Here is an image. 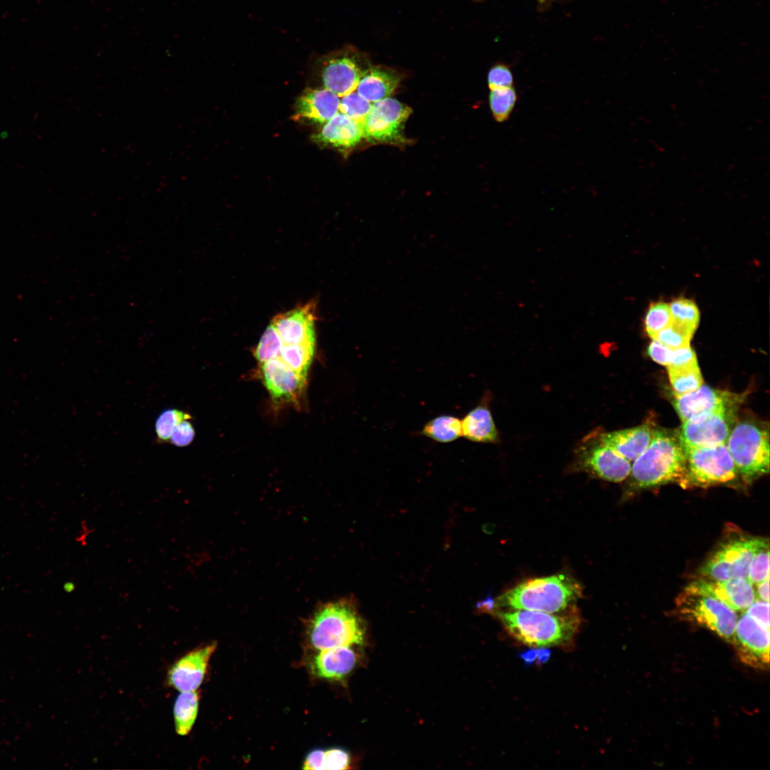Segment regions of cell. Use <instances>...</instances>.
<instances>
[{
  "label": "cell",
  "mask_w": 770,
  "mask_h": 770,
  "mask_svg": "<svg viewBox=\"0 0 770 770\" xmlns=\"http://www.w3.org/2000/svg\"><path fill=\"white\" fill-rule=\"evenodd\" d=\"M356 663V655L349 646L321 650L311 663L315 675L327 679H342L350 673Z\"/></svg>",
  "instance_id": "obj_22"
},
{
  "label": "cell",
  "mask_w": 770,
  "mask_h": 770,
  "mask_svg": "<svg viewBox=\"0 0 770 770\" xmlns=\"http://www.w3.org/2000/svg\"><path fill=\"white\" fill-rule=\"evenodd\" d=\"M519 656L523 660L526 665H531L533 663L536 662L535 649L528 650L525 652H523Z\"/></svg>",
  "instance_id": "obj_46"
},
{
  "label": "cell",
  "mask_w": 770,
  "mask_h": 770,
  "mask_svg": "<svg viewBox=\"0 0 770 770\" xmlns=\"http://www.w3.org/2000/svg\"><path fill=\"white\" fill-rule=\"evenodd\" d=\"M685 467V454L677 431L654 428L651 441L631 466V485L647 488L679 483Z\"/></svg>",
  "instance_id": "obj_3"
},
{
  "label": "cell",
  "mask_w": 770,
  "mask_h": 770,
  "mask_svg": "<svg viewBox=\"0 0 770 770\" xmlns=\"http://www.w3.org/2000/svg\"><path fill=\"white\" fill-rule=\"evenodd\" d=\"M411 112L409 106L389 97L373 103L361 123L364 138L382 142L399 140Z\"/></svg>",
  "instance_id": "obj_13"
},
{
  "label": "cell",
  "mask_w": 770,
  "mask_h": 770,
  "mask_svg": "<svg viewBox=\"0 0 770 770\" xmlns=\"http://www.w3.org/2000/svg\"><path fill=\"white\" fill-rule=\"evenodd\" d=\"M487 80L491 91L513 86V73L509 67L503 63H498L491 67L488 73Z\"/></svg>",
  "instance_id": "obj_37"
},
{
  "label": "cell",
  "mask_w": 770,
  "mask_h": 770,
  "mask_svg": "<svg viewBox=\"0 0 770 770\" xmlns=\"http://www.w3.org/2000/svg\"><path fill=\"white\" fill-rule=\"evenodd\" d=\"M677 615L704 627L732 644L738 621L736 612L718 599L686 587L675 600Z\"/></svg>",
  "instance_id": "obj_7"
},
{
  "label": "cell",
  "mask_w": 770,
  "mask_h": 770,
  "mask_svg": "<svg viewBox=\"0 0 770 770\" xmlns=\"http://www.w3.org/2000/svg\"><path fill=\"white\" fill-rule=\"evenodd\" d=\"M400 81L399 74L384 66H370L362 74L356 92L365 100L375 103L388 98Z\"/></svg>",
  "instance_id": "obj_23"
},
{
  "label": "cell",
  "mask_w": 770,
  "mask_h": 770,
  "mask_svg": "<svg viewBox=\"0 0 770 770\" xmlns=\"http://www.w3.org/2000/svg\"><path fill=\"white\" fill-rule=\"evenodd\" d=\"M538 1H544V0H538Z\"/></svg>",
  "instance_id": "obj_48"
},
{
  "label": "cell",
  "mask_w": 770,
  "mask_h": 770,
  "mask_svg": "<svg viewBox=\"0 0 770 770\" xmlns=\"http://www.w3.org/2000/svg\"><path fill=\"white\" fill-rule=\"evenodd\" d=\"M284 343L272 324L265 330L255 351V356L262 364L279 358Z\"/></svg>",
  "instance_id": "obj_31"
},
{
  "label": "cell",
  "mask_w": 770,
  "mask_h": 770,
  "mask_svg": "<svg viewBox=\"0 0 770 770\" xmlns=\"http://www.w3.org/2000/svg\"><path fill=\"white\" fill-rule=\"evenodd\" d=\"M199 709L196 691L180 692L173 706L174 727L177 734L187 736L192 729Z\"/></svg>",
  "instance_id": "obj_26"
},
{
  "label": "cell",
  "mask_w": 770,
  "mask_h": 770,
  "mask_svg": "<svg viewBox=\"0 0 770 770\" xmlns=\"http://www.w3.org/2000/svg\"><path fill=\"white\" fill-rule=\"evenodd\" d=\"M582 595L581 585L573 577L557 574L530 579L508 590L494 601V609L558 612L575 605Z\"/></svg>",
  "instance_id": "obj_2"
},
{
  "label": "cell",
  "mask_w": 770,
  "mask_h": 770,
  "mask_svg": "<svg viewBox=\"0 0 770 770\" xmlns=\"http://www.w3.org/2000/svg\"><path fill=\"white\" fill-rule=\"evenodd\" d=\"M669 307L672 322L694 334L700 319L696 304L690 299L679 298L673 300Z\"/></svg>",
  "instance_id": "obj_29"
},
{
  "label": "cell",
  "mask_w": 770,
  "mask_h": 770,
  "mask_svg": "<svg viewBox=\"0 0 770 770\" xmlns=\"http://www.w3.org/2000/svg\"><path fill=\"white\" fill-rule=\"evenodd\" d=\"M63 587L66 592L69 593L75 590V584H73L71 581H68L63 585Z\"/></svg>",
  "instance_id": "obj_47"
},
{
  "label": "cell",
  "mask_w": 770,
  "mask_h": 770,
  "mask_svg": "<svg viewBox=\"0 0 770 770\" xmlns=\"http://www.w3.org/2000/svg\"><path fill=\"white\" fill-rule=\"evenodd\" d=\"M685 467L679 485L683 488L729 484L738 471L726 443L683 448Z\"/></svg>",
  "instance_id": "obj_6"
},
{
  "label": "cell",
  "mask_w": 770,
  "mask_h": 770,
  "mask_svg": "<svg viewBox=\"0 0 770 770\" xmlns=\"http://www.w3.org/2000/svg\"><path fill=\"white\" fill-rule=\"evenodd\" d=\"M417 435L440 443L453 442L462 437L461 420L451 414L437 416L428 421Z\"/></svg>",
  "instance_id": "obj_25"
},
{
  "label": "cell",
  "mask_w": 770,
  "mask_h": 770,
  "mask_svg": "<svg viewBox=\"0 0 770 770\" xmlns=\"http://www.w3.org/2000/svg\"><path fill=\"white\" fill-rule=\"evenodd\" d=\"M726 445L743 481L751 483L769 471V431L753 419L736 422Z\"/></svg>",
  "instance_id": "obj_5"
},
{
  "label": "cell",
  "mask_w": 770,
  "mask_h": 770,
  "mask_svg": "<svg viewBox=\"0 0 770 770\" xmlns=\"http://www.w3.org/2000/svg\"><path fill=\"white\" fill-rule=\"evenodd\" d=\"M738 410L703 414L682 423L677 430L683 448L726 443L736 423Z\"/></svg>",
  "instance_id": "obj_10"
},
{
  "label": "cell",
  "mask_w": 770,
  "mask_h": 770,
  "mask_svg": "<svg viewBox=\"0 0 770 770\" xmlns=\"http://www.w3.org/2000/svg\"><path fill=\"white\" fill-rule=\"evenodd\" d=\"M672 322L669 304L658 302L650 304L645 318V327L647 334L653 338L659 332Z\"/></svg>",
  "instance_id": "obj_32"
},
{
  "label": "cell",
  "mask_w": 770,
  "mask_h": 770,
  "mask_svg": "<svg viewBox=\"0 0 770 770\" xmlns=\"http://www.w3.org/2000/svg\"><path fill=\"white\" fill-rule=\"evenodd\" d=\"M262 382L273 399L291 401L295 399L306 381L280 358H274L261 364Z\"/></svg>",
  "instance_id": "obj_17"
},
{
  "label": "cell",
  "mask_w": 770,
  "mask_h": 770,
  "mask_svg": "<svg viewBox=\"0 0 770 770\" xmlns=\"http://www.w3.org/2000/svg\"><path fill=\"white\" fill-rule=\"evenodd\" d=\"M649 423L600 434L598 438L628 461H634L646 449L652 437Z\"/></svg>",
  "instance_id": "obj_20"
},
{
  "label": "cell",
  "mask_w": 770,
  "mask_h": 770,
  "mask_svg": "<svg viewBox=\"0 0 770 770\" xmlns=\"http://www.w3.org/2000/svg\"><path fill=\"white\" fill-rule=\"evenodd\" d=\"M769 544L767 539L736 534L722 541L704 563L699 573L701 578L725 580L746 578L749 564L754 554Z\"/></svg>",
  "instance_id": "obj_8"
},
{
  "label": "cell",
  "mask_w": 770,
  "mask_h": 770,
  "mask_svg": "<svg viewBox=\"0 0 770 770\" xmlns=\"http://www.w3.org/2000/svg\"><path fill=\"white\" fill-rule=\"evenodd\" d=\"M667 371L675 397L694 391L703 384L698 365L679 369H667Z\"/></svg>",
  "instance_id": "obj_28"
},
{
  "label": "cell",
  "mask_w": 770,
  "mask_h": 770,
  "mask_svg": "<svg viewBox=\"0 0 770 770\" xmlns=\"http://www.w3.org/2000/svg\"><path fill=\"white\" fill-rule=\"evenodd\" d=\"M340 97L323 88H308L296 103L295 118L324 125L339 112Z\"/></svg>",
  "instance_id": "obj_19"
},
{
  "label": "cell",
  "mask_w": 770,
  "mask_h": 770,
  "mask_svg": "<svg viewBox=\"0 0 770 770\" xmlns=\"http://www.w3.org/2000/svg\"><path fill=\"white\" fill-rule=\"evenodd\" d=\"M687 587L712 596L736 612H744L755 600L753 585L746 578L713 580L699 578Z\"/></svg>",
  "instance_id": "obj_16"
},
{
  "label": "cell",
  "mask_w": 770,
  "mask_h": 770,
  "mask_svg": "<svg viewBox=\"0 0 770 770\" xmlns=\"http://www.w3.org/2000/svg\"><path fill=\"white\" fill-rule=\"evenodd\" d=\"M371 104L354 91L342 97L339 112L361 124L369 114Z\"/></svg>",
  "instance_id": "obj_33"
},
{
  "label": "cell",
  "mask_w": 770,
  "mask_h": 770,
  "mask_svg": "<svg viewBox=\"0 0 770 770\" xmlns=\"http://www.w3.org/2000/svg\"><path fill=\"white\" fill-rule=\"evenodd\" d=\"M769 629L744 612L738 618L731 645L741 662L765 670L769 666Z\"/></svg>",
  "instance_id": "obj_12"
},
{
  "label": "cell",
  "mask_w": 770,
  "mask_h": 770,
  "mask_svg": "<svg viewBox=\"0 0 770 770\" xmlns=\"http://www.w3.org/2000/svg\"><path fill=\"white\" fill-rule=\"evenodd\" d=\"M747 615L767 629H769V602L762 600L754 601L744 611Z\"/></svg>",
  "instance_id": "obj_41"
},
{
  "label": "cell",
  "mask_w": 770,
  "mask_h": 770,
  "mask_svg": "<svg viewBox=\"0 0 770 770\" xmlns=\"http://www.w3.org/2000/svg\"><path fill=\"white\" fill-rule=\"evenodd\" d=\"M318 63L324 88L341 98L356 91L371 66L365 53L351 45L321 56Z\"/></svg>",
  "instance_id": "obj_9"
},
{
  "label": "cell",
  "mask_w": 770,
  "mask_h": 770,
  "mask_svg": "<svg viewBox=\"0 0 770 770\" xmlns=\"http://www.w3.org/2000/svg\"><path fill=\"white\" fill-rule=\"evenodd\" d=\"M491 613L511 637L536 648L569 644L580 625V616L575 605L553 613L509 609H494Z\"/></svg>",
  "instance_id": "obj_1"
},
{
  "label": "cell",
  "mask_w": 770,
  "mask_h": 770,
  "mask_svg": "<svg viewBox=\"0 0 770 770\" xmlns=\"http://www.w3.org/2000/svg\"><path fill=\"white\" fill-rule=\"evenodd\" d=\"M576 468L599 478L619 483L631 471L630 461L602 443L599 438H589L576 451Z\"/></svg>",
  "instance_id": "obj_11"
},
{
  "label": "cell",
  "mask_w": 770,
  "mask_h": 770,
  "mask_svg": "<svg viewBox=\"0 0 770 770\" xmlns=\"http://www.w3.org/2000/svg\"><path fill=\"white\" fill-rule=\"evenodd\" d=\"M694 334L686 329L672 323L659 332L652 339L657 340L670 349L688 346Z\"/></svg>",
  "instance_id": "obj_35"
},
{
  "label": "cell",
  "mask_w": 770,
  "mask_h": 770,
  "mask_svg": "<svg viewBox=\"0 0 770 770\" xmlns=\"http://www.w3.org/2000/svg\"><path fill=\"white\" fill-rule=\"evenodd\" d=\"M309 638L319 650L361 645L364 627L354 605L339 600L324 605L314 612L309 625Z\"/></svg>",
  "instance_id": "obj_4"
},
{
  "label": "cell",
  "mask_w": 770,
  "mask_h": 770,
  "mask_svg": "<svg viewBox=\"0 0 770 770\" xmlns=\"http://www.w3.org/2000/svg\"><path fill=\"white\" fill-rule=\"evenodd\" d=\"M476 1H481V0H476Z\"/></svg>",
  "instance_id": "obj_49"
},
{
  "label": "cell",
  "mask_w": 770,
  "mask_h": 770,
  "mask_svg": "<svg viewBox=\"0 0 770 770\" xmlns=\"http://www.w3.org/2000/svg\"><path fill=\"white\" fill-rule=\"evenodd\" d=\"M536 650V663L543 664L547 662L551 655V652L547 647H537Z\"/></svg>",
  "instance_id": "obj_45"
},
{
  "label": "cell",
  "mask_w": 770,
  "mask_h": 770,
  "mask_svg": "<svg viewBox=\"0 0 770 770\" xmlns=\"http://www.w3.org/2000/svg\"><path fill=\"white\" fill-rule=\"evenodd\" d=\"M744 399V394L702 385L694 391L676 397L673 406L683 423L703 414L723 410H738Z\"/></svg>",
  "instance_id": "obj_14"
},
{
  "label": "cell",
  "mask_w": 770,
  "mask_h": 770,
  "mask_svg": "<svg viewBox=\"0 0 770 770\" xmlns=\"http://www.w3.org/2000/svg\"><path fill=\"white\" fill-rule=\"evenodd\" d=\"M349 753L339 748L324 751V770H342L349 768Z\"/></svg>",
  "instance_id": "obj_40"
},
{
  "label": "cell",
  "mask_w": 770,
  "mask_h": 770,
  "mask_svg": "<svg viewBox=\"0 0 770 770\" xmlns=\"http://www.w3.org/2000/svg\"><path fill=\"white\" fill-rule=\"evenodd\" d=\"M189 414L177 409H168L163 411L157 418L155 431L160 442L169 441L170 436L176 426L185 419H190Z\"/></svg>",
  "instance_id": "obj_34"
},
{
  "label": "cell",
  "mask_w": 770,
  "mask_h": 770,
  "mask_svg": "<svg viewBox=\"0 0 770 770\" xmlns=\"http://www.w3.org/2000/svg\"><path fill=\"white\" fill-rule=\"evenodd\" d=\"M315 344H284L281 349L279 357L286 364L302 376L307 379L312 364Z\"/></svg>",
  "instance_id": "obj_27"
},
{
  "label": "cell",
  "mask_w": 770,
  "mask_h": 770,
  "mask_svg": "<svg viewBox=\"0 0 770 770\" xmlns=\"http://www.w3.org/2000/svg\"><path fill=\"white\" fill-rule=\"evenodd\" d=\"M756 585L755 597H758L759 600L769 602V576Z\"/></svg>",
  "instance_id": "obj_44"
},
{
  "label": "cell",
  "mask_w": 770,
  "mask_h": 770,
  "mask_svg": "<svg viewBox=\"0 0 770 770\" xmlns=\"http://www.w3.org/2000/svg\"><path fill=\"white\" fill-rule=\"evenodd\" d=\"M303 769L324 770V751L317 749L311 751L305 759Z\"/></svg>",
  "instance_id": "obj_43"
},
{
  "label": "cell",
  "mask_w": 770,
  "mask_h": 770,
  "mask_svg": "<svg viewBox=\"0 0 770 770\" xmlns=\"http://www.w3.org/2000/svg\"><path fill=\"white\" fill-rule=\"evenodd\" d=\"M517 100V92L513 86L491 91L489 106L495 120L498 123H503L508 120Z\"/></svg>",
  "instance_id": "obj_30"
},
{
  "label": "cell",
  "mask_w": 770,
  "mask_h": 770,
  "mask_svg": "<svg viewBox=\"0 0 770 770\" xmlns=\"http://www.w3.org/2000/svg\"><path fill=\"white\" fill-rule=\"evenodd\" d=\"M461 420L462 436L467 440L476 443H496L498 440L486 396Z\"/></svg>",
  "instance_id": "obj_24"
},
{
  "label": "cell",
  "mask_w": 770,
  "mask_h": 770,
  "mask_svg": "<svg viewBox=\"0 0 770 770\" xmlns=\"http://www.w3.org/2000/svg\"><path fill=\"white\" fill-rule=\"evenodd\" d=\"M216 646L212 643L197 647L178 658L167 672L166 684L180 692L196 691L205 679Z\"/></svg>",
  "instance_id": "obj_15"
},
{
  "label": "cell",
  "mask_w": 770,
  "mask_h": 770,
  "mask_svg": "<svg viewBox=\"0 0 770 770\" xmlns=\"http://www.w3.org/2000/svg\"><path fill=\"white\" fill-rule=\"evenodd\" d=\"M315 307L309 302L276 316L272 322L284 344H315Z\"/></svg>",
  "instance_id": "obj_18"
},
{
  "label": "cell",
  "mask_w": 770,
  "mask_h": 770,
  "mask_svg": "<svg viewBox=\"0 0 770 770\" xmlns=\"http://www.w3.org/2000/svg\"><path fill=\"white\" fill-rule=\"evenodd\" d=\"M312 138L319 144L349 148L361 141L364 133L361 123L338 112Z\"/></svg>",
  "instance_id": "obj_21"
},
{
  "label": "cell",
  "mask_w": 770,
  "mask_h": 770,
  "mask_svg": "<svg viewBox=\"0 0 770 770\" xmlns=\"http://www.w3.org/2000/svg\"><path fill=\"white\" fill-rule=\"evenodd\" d=\"M671 352L672 349L655 339H652L647 347V354L651 359L664 366L668 365Z\"/></svg>",
  "instance_id": "obj_42"
},
{
  "label": "cell",
  "mask_w": 770,
  "mask_h": 770,
  "mask_svg": "<svg viewBox=\"0 0 770 770\" xmlns=\"http://www.w3.org/2000/svg\"><path fill=\"white\" fill-rule=\"evenodd\" d=\"M769 576V550L767 544L754 554L749 564L746 578L752 585H756Z\"/></svg>",
  "instance_id": "obj_36"
},
{
  "label": "cell",
  "mask_w": 770,
  "mask_h": 770,
  "mask_svg": "<svg viewBox=\"0 0 770 770\" xmlns=\"http://www.w3.org/2000/svg\"><path fill=\"white\" fill-rule=\"evenodd\" d=\"M694 351L690 346L672 349L667 369H679L697 366Z\"/></svg>",
  "instance_id": "obj_38"
},
{
  "label": "cell",
  "mask_w": 770,
  "mask_h": 770,
  "mask_svg": "<svg viewBox=\"0 0 770 770\" xmlns=\"http://www.w3.org/2000/svg\"><path fill=\"white\" fill-rule=\"evenodd\" d=\"M195 434V429L190 419H185L174 428L169 441L177 447H185L192 443Z\"/></svg>",
  "instance_id": "obj_39"
}]
</instances>
